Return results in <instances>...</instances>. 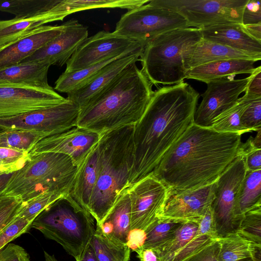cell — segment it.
Wrapping results in <instances>:
<instances>
[{"label":"cell","mask_w":261,"mask_h":261,"mask_svg":"<svg viewBox=\"0 0 261 261\" xmlns=\"http://www.w3.org/2000/svg\"><path fill=\"white\" fill-rule=\"evenodd\" d=\"M76 261H97L90 242Z\"/></svg>","instance_id":"obj_53"},{"label":"cell","mask_w":261,"mask_h":261,"mask_svg":"<svg viewBox=\"0 0 261 261\" xmlns=\"http://www.w3.org/2000/svg\"><path fill=\"white\" fill-rule=\"evenodd\" d=\"M187 28L190 27L187 21L180 14L148 3L122 15L114 33L135 41L148 42L166 32Z\"/></svg>","instance_id":"obj_9"},{"label":"cell","mask_w":261,"mask_h":261,"mask_svg":"<svg viewBox=\"0 0 261 261\" xmlns=\"http://www.w3.org/2000/svg\"><path fill=\"white\" fill-rule=\"evenodd\" d=\"M77 166L68 155L43 152L31 157L21 169L13 172L1 194L18 197L22 202L49 191L70 193Z\"/></svg>","instance_id":"obj_5"},{"label":"cell","mask_w":261,"mask_h":261,"mask_svg":"<svg viewBox=\"0 0 261 261\" xmlns=\"http://www.w3.org/2000/svg\"><path fill=\"white\" fill-rule=\"evenodd\" d=\"M198 224L193 222L181 223L173 239L158 253L160 261H172L173 257L197 234Z\"/></svg>","instance_id":"obj_36"},{"label":"cell","mask_w":261,"mask_h":261,"mask_svg":"<svg viewBox=\"0 0 261 261\" xmlns=\"http://www.w3.org/2000/svg\"><path fill=\"white\" fill-rule=\"evenodd\" d=\"M53 88L0 84V118L12 117L64 101Z\"/></svg>","instance_id":"obj_15"},{"label":"cell","mask_w":261,"mask_h":261,"mask_svg":"<svg viewBox=\"0 0 261 261\" xmlns=\"http://www.w3.org/2000/svg\"><path fill=\"white\" fill-rule=\"evenodd\" d=\"M54 8L47 13L33 17L0 20V48L47 23L62 20Z\"/></svg>","instance_id":"obj_27"},{"label":"cell","mask_w":261,"mask_h":261,"mask_svg":"<svg viewBox=\"0 0 261 261\" xmlns=\"http://www.w3.org/2000/svg\"><path fill=\"white\" fill-rule=\"evenodd\" d=\"M199 94L182 82L154 91L134 130V161L129 186L150 175L194 123Z\"/></svg>","instance_id":"obj_2"},{"label":"cell","mask_w":261,"mask_h":261,"mask_svg":"<svg viewBox=\"0 0 261 261\" xmlns=\"http://www.w3.org/2000/svg\"><path fill=\"white\" fill-rule=\"evenodd\" d=\"M241 122L249 132L261 129V97L250 101L242 112Z\"/></svg>","instance_id":"obj_41"},{"label":"cell","mask_w":261,"mask_h":261,"mask_svg":"<svg viewBox=\"0 0 261 261\" xmlns=\"http://www.w3.org/2000/svg\"><path fill=\"white\" fill-rule=\"evenodd\" d=\"M181 223L159 219L145 230L146 239L142 247L153 249L159 253L174 237Z\"/></svg>","instance_id":"obj_34"},{"label":"cell","mask_w":261,"mask_h":261,"mask_svg":"<svg viewBox=\"0 0 261 261\" xmlns=\"http://www.w3.org/2000/svg\"><path fill=\"white\" fill-rule=\"evenodd\" d=\"M61 0H0V11L23 19L38 16L50 11Z\"/></svg>","instance_id":"obj_32"},{"label":"cell","mask_w":261,"mask_h":261,"mask_svg":"<svg viewBox=\"0 0 261 261\" xmlns=\"http://www.w3.org/2000/svg\"><path fill=\"white\" fill-rule=\"evenodd\" d=\"M13 173V172L0 173V194L6 188Z\"/></svg>","instance_id":"obj_54"},{"label":"cell","mask_w":261,"mask_h":261,"mask_svg":"<svg viewBox=\"0 0 261 261\" xmlns=\"http://www.w3.org/2000/svg\"><path fill=\"white\" fill-rule=\"evenodd\" d=\"M135 125L101 135L98 143V170L88 212L100 227L119 194L129 187L134 161Z\"/></svg>","instance_id":"obj_4"},{"label":"cell","mask_w":261,"mask_h":261,"mask_svg":"<svg viewBox=\"0 0 261 261\" xmlns=\"http://www.w3.org/2000/svg\"><path fill=\"white\" fill-rule=\"evenodd\" d=\"M33 221L24 218H16L0 232V250L9 242L28 232Z\"/></svg>","instance_id":"obj_43"},{"label":"cell","mask_w":261,"mask_h":261,"mask_svg":"<svg viewBox=\"0 0 261 261\" xmlns=\"http://www.w3.org/2000/svg\"><path fill=\"white\" fill-rule=\"evenodd\" d=\"M130 230H146L159 219L170 196L167 188L152 174L128 187Z\"/></svg>","instance_id":"obj_13"},{"label":"cell","mask_w":261,"mask_h":261,"mask_svg":"<svg viewBox=\"0 0 261 261\" xmlns=\"http://www.w3.org/2000/svg\"><path fill=\"white\" fill-rule=\"evenodd\" d=\"M249 0H151V5L164 7L182 16L190 28L242 24L244 9Z\"/></svg>","instance_id":"obj_8"},{"label":"cell","mask_w":261,"mask_h":261,"mask_svg":"<svg viewBox=\"0 0 261 261\" xmlns=\"http://www.w3.org/2000/svg\"><path fill=\"white\" fill-rule=\"evenodd\" d=\"M252 100L244 95L237 102L214 119L211 126L215 130L224 133L242 135L248 133L242 124L241 116L246 106Z\"/></svg>","instance_id":"obj_33"},{"label":"cell","mask_w":261,"mask_h":261,"mask_svg":"<svg viewBox=\"0 0 261 261\" xmlns=\"http://www.w3.org/2000/svg\"><path fill=\"white\" fill-rule=\"evenodd\" d=\"M22 203L18 197L0 194V232L16 218Z\"/></svg>","instance_id":"obj_42"},{"label":"cell","mask_w":261,"mask_h":261,"mask_svg":"<svg viewBox=\"0 0 261 261\" xmlns=\"http://www.w3.org/2000/svg\"><path fill=\"white\" fill-rule=\"evenodd\" d=\"M219 250L216 240L185 261H218Z\"/></svg>","instance_id":"obj_48"},{"label":"cell","mask_w":261,"mask_h":261,"mask_svg":"<svg viewBox=\"0 0 261 261\" xmlns=\"http://www.w3.org/2000/svg\"><path fill=\"white\" fill-rule=\"evenodd\" d=\"M69 194L60 191L42 193L33 198L22 202L16 218L33 220L44 210L58 199Z\"/></svg>","instance_id":"obj_37"},{"label":"cell","mask_w":261,"mask_h":261,"mask_svg":"<svg viewBox=\"0 0 261 261\" xmlns=\"http://www.w3.org/2000/svg\"><path fill=\"white\" fill-rule=\"evenodd\" d=\"M126 261H129V259L126 260Z\"/></svg>","instance_id":"obj_58"},{"label":"cell","mask_w":261,"mask_h":261,"mask_svg":"<svg viewBox=\"0 0 261 261\" xmlns=\"http://www.w3.org/2000/svg\"><path fill=\"white\" fill-rule=\"evenodd\" d=\"M202 39L261 56V41L251 37L241 23H227L199 29Z\"/></svg>","instance_id":"obj_22"},{"label":"cell","mask_w":261,"mask_h":261,"mask_svg":"<svg viewBox=\"0 0 261 261\" xmlns=\"http://www.w3.org/2000/svg\"><path fill=\"white\" fill-rule=\"evenodd\" d=\"M30 159L27 152L0 147V165L5 173H13L21 169Z\"/></svg>","instance_id":"obj_40"},{"label":"cell","mask_w":261,"mask_h":261,"mask_svg":"<svg viewBox=\"0 0 261 261\" xmlns=\"http://www.w3.org/2000/svg\"><path fill=\"white\" fill-rule=\"evenodd\" d=\"M150 0H61L56 11L64 19L79 11L99 8H121L128 11L148 3Z\"/></svg>","instance_id":"obj_28"},{"label":"cell","mask_w":261,"mask_h":261,"mask_svg":"<svg viewBox=\"0 0 261 261\" xmlns=\"http://www.w3.org/2000/svg\"><path fill=\"white\" fill-rule=\"evenodd\" d=\"M128 187L119 194L101 225L96 226L112 241L124 245H126L127 237L130 231L131 204Z\"/></svg>","instance_id":"obj_23"},{"label":"cell","mask_w":261,"mask_h":261,"mask_svg":"<svg viewBox=\"0 0 261 261\" xmlns=\"http://www.w3.org/2000/svg\"><path fill=\"white\" fill-rule=\"evenodd\" d=\"M249 77L244 95L251 99L261 97V66L255 68Z\"/></svg>","instance_id":"obj_47"},{"label":"cell","mask_w":261,"mask_h":261,"mask_svg":"<svg viewBox=\"0 0 261 261\" xmlns=\"http://www.w3.org/2000/svg\"><path fill=\"white\" fill-rule=\"evenodd\" d=\"M241 135L193 123L150 174L167 188L170 196L212 184L237 156Z\"/></svg>","instance_id":"obj_1"},{"label":"cell","mask_w":261,"mask_h":261,"mask_svg":"<svg viewBox=\"0 0 261 261\" xmlns=\"http://www.w3.org/2000/svg\"><path fill=\"white\" fill-rule=\"evenodd\" d=\"M215 240L197 231L195 236L173 257L172 261H185Z\"/></svg>","instance_id":"obj_44"},{"label":"cell","mask_w":261,"mask_h":261,"mask_svg":"<svg viewBox=\"0 0 261 261\" xmlns=\"http://www.w3.org/2000/svg\"><path fill=\"white\" fill-rule=\"evenodd\" d=\"M238 261H261L260 253H259L254 256L247 258Z\"/></svg>","instance_id":"obj_56"},{"label":"cell","mask_w":261,"mask_h":261,"mask_svg":"<svg viewBox=\"0 0 261 261\" xmlns=\"http://www.w3.org/2000/svg\"><path fill=\"white\" fill-rule=\"evenodd\" d=\"M101 135L93 130L75 126L39 141L29 152L30 157L43 152H57L70 156L79 166L98 143Z\"/></svg>","instance_id":"obj_16"},{"label":"cell","mask_w":261,"mask_h":261,"mask_svg":"<svg viewBox=\"0 0 261 261\" xmlns=\"http://www.w3.org/2000/svg\"><path fill=\"white\" fill-rule=\"evenodd\" d=\"M246 172L244 157L237 155L214 183L211 207L218 238L237 232L241 220L236 214V199Z\"/></svg>","instance_id":"obj_10"},{"label":"cell","mask_w":261,"mask_h":261,"mask_svg":"<svg viewBox=\"0 0 261 261\" xmlns=\"http://www.w3.org/2000/svg\"><path fill=\"white\" fill-rule=\"evenodd\" d=\"M261 23V2L249 0L246 5L242 16L243 25Z\"/></svg>","instance_id":"obj_45"},{"label":"cell","mask_w":261,"mask_h":261,"mask_svg":"<svg viewBox=\"0 0 261 261\" xmlns=\"http://www.w3.org/2000/svg\"><path fill=\"white\" fill-rule=\"evenodd\" d=\"M237 155L244 157L247 171L261 169V129L255 137H250L245 143H241Z\"/></svg>","instance_id":"obj_39"},{"label":"cell","mask_w":261,"mask_h":261,"mask_svg":"<svg viewBox=\"0 0 261 261\" xmlns=\"http://www.w3.org/2000/svg\"><path fill=\"white\" fill-rule=\"evenodd\" d=\"M113 32L99 31L88 37L66 63L64 72L80 70L104 60L117 58L146 44Z\"/></svg>","instance_id":"obj_12"},{"label":"cell","mask_w":261,"mask_h":261,"mask_svg":"<svg viewBox=\"0 0 261 261\" xmlns=\"http://www.w3.org/2000/svg\"><path fill=\"white\" fill-rule=\"evenodd\" d=\"M64 23L44 25L32 33L0 48V69L20 63L60 35Z\"/></svg>","instance_id":"obj_20"},{"label":"cell","mask_w":261,"mask_h":261,"mask_svg":"<svg viewBox=\"0 0 261 261\" xmlns=\"http://www.w3.org/2000/svg\"><path fill=\"white\" fill-rule=\"evenodd\" d=\"M256 61L232 59L215 61L190 69L186 72V79H193L207 83L218 78L251 74Z\"/></svg>","instance_id":"obj_26"},{"label":"cell","mask_w":261,"mask_h":261,"mask_svg":"<svg viewBox=\"0 0 261 261\" xmlns=\"http://www.w3.org/2000/svg\"><path fill=\"white\" fill-rule=\"evenodd\" d=\"M214 183L170 196L160 219L198 224L214 200Z\"/></svg>","instance_id":"obj_18"},{"label":"cell","mask_w":261,"mask_h":261,"mask_svg":"<svg viewBox=\"0 0 261 261\" xmlns=\"http://www.w3.org/2000/svg\"><path fill=\"white\" fill-rule=\"evenodd\" d=\"M198 231L209 236L213 240H216L218 238L211 206L199 222Z\"/></svg>","instance_id":"obj_49"},{"label":"cell","mask_w":261,"mask_h":261,"mask_svg":"<svg viewBox=\"0 0 261 261\" xmlns=\"http://www.w3.org/2000/svg\"><path fill=\"white\" fill-rule=\"evenodd\" d=\"M80 112V107L66 98L53 106L0 118V128L35 132L46 138L76 126Z\"/></svg>","instance_id":"obj_11"},{"label":"cell","mask_w":261,"mask_h":261,"mask_svg":"<svg viewBox=\"0 0 261 261\" xmlns=\"http://www.w3.org/2000/svg\"><path fill=\"white\" fill-rule=\"evenodd\" d=\"M136 63L130 65L101 94L80 109L77 126L100 135L135 125L143 115L154 91Z\"/></svg>","instance_id":"obj_3"},{"label":"cell","mask_w":261,"mask_h":261,"mask_svg":"<svg viewBox=\"0 0 261 261\" xmlns=\"http://www.w3.org/2000/svg\"><path fill=\"white\" fill-rule=\"evenodd\" d=\"M45 137L40 134L20 130H0V147L29 152L35 145Z\"/></svg>","instance_id":"obj_35"},{"label":"cell","mask_w":261,"mask_h":261,"mask_svg":"<svg viewBox=\"0 0 261 261\" xmlns=\"http://www.w3.org/2000/svg\"><path fill=\"white\" fill-rule=\"evenodd\" d=\"M243 26L246 32L251 37L261 41V23L249 24Z\"/></svg>","instance_id":"obj_52"},{"label":"cell","mask_w":261,"mask_h":261,"mask_svg":"<svg viewBox=\"0 0 261 261\" xmlns=\"http://www.w3.org/2000/svg\"><path fill=\"white\" fill-rule=\"evenodd\" d=\"M201 38L199 30L195 28L177 29L154 37L147 42L139 58L141 69L152 85L184 82L186 70L182 53Z\"/></svg>","instance_id":"obj_7"},{"label":"cell","mask_w":261,"mask_h":261,"mask_svg":"<svg viewBox=\"0 0 261 261\" xmlns=\"http://www.w3.org/2000/svg\"><path fill=\"white\" fill-rule=\"evenodd\" d=\"M50 65L44 62L19 63L0 69V84L52 89L47 80Z\"/></svg>","instance_id":"obj_24"},{"label":"cell","mask_w":261,"mask_h":261,"mask_svg":"<svg viewBox=\"0 0 261 261\" xmlns=\"http://www.w3.org/2000/svg\"><path fill=\"white\" fill-rule=\"evenodd\" d=\"M217 240L220 245L218 261H238L260 253L261 246L237 232Z\"/></svg>","instance_id":"obj_30"},{"label":"cell","mask_w":261,"mask_h":261,"mask_svg":"<svg viewBox=\"0 0 261 261\" xmlns=\"http://www.w3.org/2000/svg\"><path fill=\"white\" fill-rule=\"evenodd\" d=\"M90 244L97 261H126L130 258V250L127 245L114 242L97 227Z\"/></svg>","instance_id":"obj_31"},{"label":"cell","mask_w":261,"mask_h":261,"mask_svg":"<svg viewBox=\"0 0 261 261\" xmlns=\"http://www.w3.org/2000/svg\"><path fill=\"white\" fill-rule=\"evenodd\" d=\"M0 261H30V259L24 248L11 243L0 250Z\"/></svg>","instance_id":"obj_46"},{"label":"cell","mask_w":261,"mask_h":261,"mask_svg":"<svg viewBox=\"0 0 261 261\" xmlns=\"http://www.w3.org/2000/svg\"><path fill=\"white\" fill-rule=\"evenodd\" d=\"M259 206H261V169L247 170L237 197V216L241 220L246 212Z\"/></svg>","instance_id":"obj_29"},{"label":"cell","mask_w":261,"mask_h":261,"mask_svg":"<svg viewBox=\"0 0 261 261\" xmlns=\"http://www.w3.org/2000/svg\"><path fill=\"white\" fill-rule=\"evenodd\" d=\"M145 45L113 61L92 81L67 93V99L83 108L105 91L132 64L139 61Z\"/></svg>","instance_id":"obj_19"},{"label":"cell","mask_w":261,"mask_h":261,"mask_svg":"<svg viewBox=\"0 0 261 261\" xmlns=\"http://www.w3.org/2000/svg\"><path fill=\"white\" fill-rule=\"evenodd\" d=\"M98 170V143L78 166L69 195L88 212L89 206L97 178Z\"/></svg>","instance_id":"obj_25"},{"label":"cell","mask_w":261,"mask_h":261,"mask_svg":"<svg viewBox=\"0 0 261 261\" xmlns=\"http://www.w3.org/2000/svg\"><path fill=\"white\" fill-rule=\"evenodd\" d=\"M237 232L261 246V206L255 207L244 214Z\"/></svg>","instance_id":"obj_38"},{"label":"cell","mask_w":261,"mask_h":261,"mask_svg":"<svg viewBox=\"0 0 261 261\" xmlns=\"http://www.w3.org/2000/svg\"><path fill=\"white\" fill-rule=\"evenodd\" d=\"M5 173V172H4L3 168H2L1 165H0V173Z\"/></svg>","instance_id":"obj_57"},{"label":"cell","mask_w":261,"mask_h":261,"mask_svg":"<svg viewBox=\"0 0 261 261\" xmlns=\"http://www.w3.org/2000/svg\"><path fill=\"white\" fill-rule=\"evenodd\" d=\"M64 23L62 32L20 63L44 62L62 66L88 38V29L76 20Z\"/></svg>","instance_id":"obj_17"},{"label":"cell","mask_w":261,"mask_h":261,"mask_svg":"<svg viewBox=\"0 0 261 261\" xmlns=\"http://www.w3.org/2000/svg\"><path fill=\"white\" fill-rule=\"evenodd\" d=\"M94 219L69 195L54 202L32 222L31 228L60 244L76 260L91 240Z\"/></svg>","instance_id":"obj_6"},{"label":"cell","mask_w":261,"mask_h":261,"mask_svg":"<svg viewBox=\"0 0 261 261\" xmlns=\"http://www.w3.org/2000/svg\"><path fill=\"white\" fill-rule=\"evenodd\" d=\"M181 56L186 71L202 65L223 60L241 59L258 61L261 59V56L239 51L202 38L187 47Z\"/></svg>","instance_id":"obj_21"},{"label":"cell","mask_w":261,"mask_h":261,"mask_svg":"<svg viewBox=\"0 0 261 261\" xmlns=\"http://www.w3.org/2000/svg\"><path fill=\"white\" fill-rule=\"evenodd\" d=\"M135 252L139 261H160L158 252L153 249L141 247Z\"/></svg>","instance_id":"obj_51"},{"label":"cell","mask_w":261,"mask_h":261,"mask_svg":"<svg viewBox=\"0 0 261 261\" xmlns=\"http://www.w3.org/2000/svg\"><path fill=\"white\" fill-rule=\"evenodd\" d=\"M44 261H58L54 255L44 251Z\"/></svg>","instance_id":"obj_55"},{"label":"cell","mask_w":261,"mask_h":261,"mask_svg":"<svg viewBox=\"0 0 261 261\" xmlns=\"http://www.w3.org/2000/svg\"><path fill=\"white\" fill-rule=\"evenodd\" d=\"M234 76L218 78L206 83L207 88L201 95L202 100L195 112V124L210 127L214 118L237 102L245 92L250 77L235 80Z\"/></svg>","instance_id":"obj_14"},{"label":"cell","mask_w":261,"mask_h":261,"mask_svg":"<svg viewBox=\"0 0 261 261\" xmlns=\"http://www.w3.org/2000/svg\"><path fill=\"white\" fill-rule=\"evenodd\" d=\"M146 239L145 230L139 229L131 230L127 237L126 245L130 250L135 251L143 246Z\"/></svg>","instance_id":"obj_50"}]
</instances>
